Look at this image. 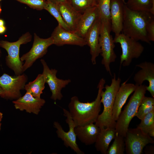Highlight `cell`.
I'll return each mask as SVG.
<instances>
[{
    "label": "cell",
    "mask_w": 154,
    "mask_h": 154,
    "mask_svg": "<svg viewBox=\"0 0 154 154\" xmlns=\"http://www.w3.org/2000/svg\"><path fill=\"white\" fill-rule=\"evenodd\" d=\"M105 83L104 78L100 80L97 86V97L91 102H81L76 96L71 98L68 105L69 112L76 127L95 123L101 110V93Z\"/></svg>",
    "instance_id": "cell-1"
},
{
    "label": "cell",
    "mask_w": 154,
    "mask_h": 154,
    "mask_svg": "<svg viewBox=\"0 0 154 154\" xmlns=\"http://www.w3.org/2000/svg\"><path fill=\"white\" fill-rule=\"evenodd\" d=\"M154 15L149 11L131 10L125 4L121 33L136 40L150 44L146 28Z\"/></svg>",
    "instance_id": "cell-2"
},
{
    "label": "cell",
    "mask_w": 154,
    "mask_h": 154,
    "mask_svg": "<svg viewBox=\"0 0 154 154\" xmlns=\"http://www.w3.org/2000/svg\"><path fill=\"white\" fill-rule=\"evenodd\" d=\"M121 79L119 77L116 78V74H114L110 85H106L101 93V102L104 109L99 114L95 122V124L100 129L106 128H115L116 121L113 119L112 112L116 94L120 86Z\"/></svg>",
    "instance_id": "cell-3"
},
{
    "label": "cell",
    "mask_w": 154,
    "mask_h": 154,
    "mask_svg": "<svg viewBox=\"0 0 154 154\" xmlns=\"http://www.w3.org/2000/svg\"><path fill=\"white\" fill-rule=\"evenodd\" d=\"M146 86L142 84L137 86L128 103L124 110L121 111L116 121L115 128L116 135L125 137L130 123L135 116L141 102L145 96Z\"/></svg>",
    "instance_id": "cell-4"
},
{
    "label": "cell",
    "mask_w": 154,
    "mask_h": 154,
    "mask_svg": "<svg viewBox=\"0 0 154 154\" xmlns=\"http://www.w3.org/2000/svg\"><path fill=\"white\" fill-rule=\"evenodd\" d=\"M32 38L31 33L27 32L23 35L18 40L15 42L0 40V46L5 49L8 54L5 58L6 64L14 71L15 75H21L23 72V66L24 63L21 60L19 57L20 46L31 41Z\"/></svg>",
    "instance_id": "cell-5"
},
{
    "label": "cell",
    "mask_w": 154,
    "mask_h": 154,
    "mask_svg": "<svg viewBox=\"0 0 154 154\" xmlns=\"http://www.w3.org/2000/svg\"><path fill=\"white\" fill-rule=\"evenodd\" d=\"M115 43H119L122 49L120 56V66H129L134 58H137L141 55L144 47L138 41L120 33L115 36L114 39Z\"/></svg>",
    "instance_id": "cell-6"
},
{
    "label": "cell",
    "mask_w": 154,
    "mask_h": 154,
    "mask_svg": "<svg viewBox=\"0 0 154 154\" xmlns=\"http://www.w3.org/2000/svg\"><path fill=\"white\" fill-rule=\"evenodd\" d=\"M111 26L101 22L100 36L101 54L102 57V64L106 71L111 75L110 64L114 62L117 58L114 48V39L110 34Z\"/></svg>",
    "instance_id": "cell-7"
},
{
    "label": "cell",
    "mask_w": 154,
    "mask_h": 154,
    "mask_svg": "<svg viewBox=\"0 0 154 154\" xmlns=\"http://www.w3.org/2000/svg\"><path fill=\"white\" fill-rule=\"evenodd\" d=\"M28 80L25 74L12 76L5 73L0 76V87L3 90L1 98L16 100L21 96V90L24 89Z\"/></svg>",
    "instance_id": "cell-8"
},
{
    "label": "cell",
    "mask_w": 154,
    "mask_h": 154,
    "mask_svg": "<svg viewBox=\"0 0 154 154\" xmlns=\"http://www.w3.org/2000/svg\"><path fill=\"white\" fill-rule=\"evenodd\" d=\"M127 154H141L147 145L154 143L153 139L137 127L128 129L125 137Z\"/></svg>",
    "instance_id": "cell-9"
},
{
    "label": "cell",
    "mask_w": 154,
    "mask_h": 154,
    "mask_svg": "<svg viewBox=\"0 0 154 154\" xmlns=\"http://www.w3.org/2000/svg\"><path fill=\"white\" fill-rule=\"evenodd\" d=\"M52 44L53 41L51 37L46 38H41L34 33L31 48L20 58L21 61H25L23 66V72L31 66L37 59L44 56L47 52L48 47Z\"/></svg>",
    "instance_id": "cell-10"
},
{
    "label": "cell",
    "mask_w": 154,
    "mask_h": 154,
    "mask_svg": "<svg viewBox=\"0 0 154 154\" xmlns=\"http://www.w3.org/2000/svg\"><path fill=\"white\" fill-rule=\"evenodd\" d=\"M63 110L64 115L66 117L65 121L68 125L69 129L67 132L65 131L59 123L54 121V126L56 129L57 136L63 141L65 147H70L77 154H84V153L79 147L76 142L77 137L74 131L76 126L74 123L69 111L64 108Z\"/></svg>",
    "instance_id": "cell-11"
},
{
    "label": "cell",
    "mask_w": 154,
    "mask_h": 154,
    "mask_svg": "<svg viewBox=\"0 0 154 154\" xmlns=\"http://www.w3.org/2000/svg\"><path fill=\"white\" fill-rule=\"evenodd\" d=\"M40 61L43 67L42 74L44 76L46 83L48 84L52 93L51 98L54 101L61 100L63 97L62 89L70 83L71 80L58 78L56 76L57 70L50 69L44 59H41Z\"/></svg>",
    "instance_id": "cell-12"
},
{
    "label": "cell",
    "mask_w": 154,
    "mask_h": 154,
    "mask_svg": "<svg viewBox=\"0 0 154 154\" xmlns=\"http://www.w3.org/2000/svg\"><path fill=\"white\" fill-rule=\"evenodd\" d=\"M53 44L60 46L65 44L83 46L87 45L85 39L75 33L67 31L58 25L55 28L50 37Z\"/></svg>",
    "instance_id": "cell-13"
},
{
    "label": "cell",
    "mask_w": 154,
    "mask_h": 154,
    "mask_svg": "<svg viewBox=\"0 0 154 154\" xmlns=\"http://www.w3.org/2000/svg\"><path fill=\"white\" fill-rule=\"evenodd\" d=\"M101 21L99 17L88 32L84 38L90 48L91 61L93 65L96 64V59L101 53L100 36Z\"/></svg>",
    "instance_id": "cell-14"
},
{
    "label": "cell",
    "mask_w": 154,
    "mask_h": 154,
    "mask_svg": "<svg viewBox=\"0 0 154 154\" xmlns=\"http://www.w3.org/2000/svg\"><path fill=\"white\" fill-rule=\"evenodd\" d=\"M45 100L40 98L33 97L31 94L26 92L25 94L13 101L16 109L38 115L45 103Z\"/></svg>",
    "instance_id": "cell-15"
},
{
    "label": "cell",
    "mask_w": 154,
    "mask_h": 154,
    "mask_svg": "<svg viewBox=\"0 0 154 154\" xmlns=\"http://www.w3.org/2000/svg\"><path fill=\"white\" fill-rule=\"evenodd\" d=\"M141 68L135 75L133 80L135 85L139 86L147 80L149 85L146 86L147 90L148 91L154 98V64L151 62L145 61L136 65Z\"/></svg>",
    "instance_id": "cell-16"
},
{
    "label": "cell",
    "mask_w": 154,
    "mask_h": 154,
    "mask_svg": "<svg viewBox=\"0 0 154 154\" xmlns=\"http://www.w3.org/2000/svg\"><path fill=\"white\" fill-rule=\"evenodd\" d=\"M56 4L70 31L75 33L82 14L75 9L67 1Z\"/></svg>",
    "instance_id": "cell-17"
},
{
    "label": "cell",
    "mask_w": 154,
    "mask_h": 154,
    "mask_svg": "<svg viewBox=\"0 0 154 154\" xmlns=\"http://www.w3.org/2000/svg\"><path fill=\"white\" fill-rule=\"evenodd\" d=\"M125 1L123 0H111L110 15L111 31L118 35L122 31Z\"/></svg>",
    "instance_id": "cell-18"
},
{
    "label": "cell",
    "mask_w": 154,
    "mask_h": 154,
    "mask_svg": "<svg viewBox=\"0 0 154 154\" xmlns=\"http://www.w3.org/2000/svg\"><path fill=\"white\" fill-rule=\"evenodd\" d=\"M127 81L121 84L116 95L112 112L113 119L116 121L121 112L123 106L137 87V85L133 84L127 83Z\"/></svg>",
    "instance_id": "cell-19"
},
{
    "label": "cell",
    "mask_w": 154,
    "mask_h": 154,
    "mask_svg": "<svg viewBox=\"0 0 154 154\" xmlns=\"http://www.w3.org/2000/svg\"><path fill=\"white\" fill-rule=\"evenodd\" d=\"M100 129L94 123L76 127L74 131L80 141L86 145L95 143Z\"/></svg>",
    "instance_id": "cell-20"
},
{
    "label": "cell",
    "mask_w": 154,
    "mask_h": 154,
    "mask_svg": "<svg viewBox=\"0 0 154 154\" xmlns=\"http://www.w3.org/2000/svg\"><path fill=\"white\" fill-rule=\"evenodd\" d=\"M98 17L97 5L87 9L82 14L75 33L84 38Z\"/></svg>",
    "instance_id": "cell-21"
},
{
    "label": "cell",
    "mask_w": 154,
    "mask_h": 154,
    "mask_svg": "<svg viewBox=\"0 0 154 154\" xmlns=\"http://www.w3.org/2000/svg\"><path fill=\"white\" fill-rule=\"evenodd\" d=\"M116 135L115 128H106L100 129L95 143L96 150L102 154H106L110 144Z\"/></svg>",
    "instance_id": "cell-22"
},
{
    "label": "cell",
    "mask_w": 154,
    "mask_h": 154,
    "mask_svg": "<svg viewBox=\"0 0 154 154\" xmlns=\"http://www.w3.org/2000/svg\"><path fill=\"white\" fill-rule=\"evenodd\" d=\"M46 83L44 75L38 74L33 81L26 84L24 89L27 92H29L34 97L40 98L41 95L45 88Z\"/></svg>",
    "instance_id": "cell-23"
},
{
    "label": "cell",
    "mask_w": 154,
    "mask_h": 154,
    "mask_svg": "<svg viewBox=\"0 0 154 154\" xmlns=\"http://www.w3.org/2000/svg\"><path fill=\"white\" fill-rule=\"evenodd\" d=\"M125 5L131 10L149 11L154 15V0H127Z\"/></svg>",
    "instance_id": "cell-24"
},
{
    "label": "cell",
    "mask_w": 154,
    "mask_h": 154,
    "mask_svg": "<svg viewBox=\"0 0 154 154\" xmlns=\"http://www.w3.org/2000/svg\"><path fill=\"white\" fill-rule=\"evenodd\" d=\"M137 128L144 133L154 137V110L148 113L141 119Z\"/></svg>",
    "instance_id": "cell-25"
},
{
    "label": "cell",
    "mask_w": 154,
    "mask_h": 154,
    "mask_svg": "<svg viewBox=\"0 0 154 154\" xmlns=\"http://www.w3.org/2000/svg\"><path fill=\"white\" fill-rule=\"evenodd\" d=\"M111 0H99L97 5L99 17L101 22L111 26L110 15Z\"/></svg>",
    "instance_id": "cell-26"
},
{
    "label": "cell",
    "mask_w": 154,
    "mask_h": 154,
    "mask_svg": "<svg viewBox=\"0 0 154 154\" xmlns=\"http://www.w3.org/2000/svg\"><path fill=\"white\" fill-rule=\"evenodd\" d=\"M153 110L154 98L145 96L141 102L135 116L141 120Z\"/></svg>",
    "instance_id": "cell-27"
},
{
    "label": "cell",
    "mask_w": 154,
    "mask_h": 154,
    "mask_svg": "<svg viewBox=\"0 0 154 154\" xmlns=\"http://www.w3.org/2000/svg\"><path fill=\"white\" fill-rule=\"evenodd\" d=\"M44 9L47 11L56 20L58 25L65 30L70 31L68 27L64 22L55 3L46 0V3Z\"/></svg>",
    "instance_id": "cell-28"
},
{
    "label": "cell",
    "mask_w": 154,
    "mask_h": 154,
    "mask_svg": "<svg viewBox=\"0 0 154 154\" xmlns=\"http://www.w3.org/2000/svg\"><path fill=\"white\" fill-rule=\"evenodd\" d=\"M125 150V137L116 135L114 141L109 147L106 154H123Z\"/></svg>",
    "instance_id": "cell-29"
},
{
    "label": "cell",
    "mask_w": 154,
    "mask_h": 154,
    "mask_svg": "<svg viewBox=\"0 0 154 154\" xmlns=\"http://www.w3.org/2000/svg\"><path fill=\"white\" fill-rule=\"evenodd\" d=\"M76 11L83 14L87 9L96 5L94 0H67Z\"/></svg>",
    "instance_id": "cell-30"
},
{
    "label": "cell",
    "mask_w": 154,
    "mask_h": 154,
    "mask_svg": "<svg viewBox=\"0 0 154 154\" xmlns=\"http://www.w3.org/2000/svg\"><path fill=\"white\" fill-rule=\"evenodd\" d=\"M26 5L30 8L37 10L44 9L46 3L44 0H15Z\"/></svg>",
    "instance_id": "cell-31"
},
{
    "label": "cell",
    "mask_w": 154,
    "mask_h": 154,
    "mask_svg": "<svg viewBox=\"0 0 154 154\" xmlns=\"http://www.w3.org/2000/svg\"><path fill=\"white\" fill-rule=\"evenodd\" d=\"M146 31L149 41H154V19H153L147 24Z\"/></svg>",
    "instance_id": "cell-32"
},
{
    "label": "cell",
    "mask_w": 154,
    "mask_h": 154,
    "mask_svg": "<svg viewBox=\"0 0 154 154\" xmlns=\"http://www.w3.org/2000/svg\"><path fill=\"white\" fill-rule=\"evenodd\" d=\"M151 146L148 147L147 148L145 149V153L147 154H153L154 153V147L153 146Z\"/></svg>",
    "instance_id": "cell-33"
},
{
    "label": "cell",
    "mask_w": 154,
    "mask_h": 154,
    "mask_svg": "<svg viewBox=\"0 0 154 154\" xmlns=\"http://www.w3.org/2000/svg\"><path fill=\"white\" fill-rule=\"evenodd\" d=\"M6 28L4 25L0 26V34L4 33L6 31Z\"/></svg>",
    "instance_id": "cell-34"
},
{
    "label": "cell",
    "mask_w": 154,
    "mask_h": 154,
    "mask_svg": "<svg viewBox=\"0 0 154 154\" xmlns=\"http://www.w3.org/2000/svg\"><path fill=\"white\" fill-rule=\"evenodd\" d=\"M54 3L59 2H64L67 1V0H48Z\"/></svg>",
    "instance_id": "cell-35"
},
{
    "label": "cell",
    "mask_w": 154,
    "mask_h": 154,
    "mask_svg": "<svg viewBox=\"0 0 154 154\" xmlns=\"http://www.w3.org/2000/svg\"><path fill=\"white\" fill-rule=\"evenodd\" d=\"M3 117V114L2 112H0V131L1 130V121Z\"/></svg>",
    "instance_id": "cell-36"
},
{
    "label": "cell",
    "mask_w": 154,
    "mask_h": 154,
    "mask_svg": "<svg viewBox=\"0 0 154 154\" xmlns=\"http://www.w3.org/2000/svg\"><path fill=\"white\" fill-rule=\"evenodd\" d=\"M5 22L4 20L1 19H0V26L4 25Z\"/></svg>",
    "instance_id": "cell-37"
},
{
    "label": "cell",
    "mask_w": 154,
    "mask_h": 154,
    "mask_svg": "<svg viewBox=\"0 0 154 154\" xmlns=\"http://www.w3.org/2000/svg\"><path fill=\"white\" fill-rule=\"evenodd\" d=\"M3 91L1 88L0 87V95L2 94Z\"/></svg>",
    "instance_id": "cell-38"
},
{
    "label": "cell",
    "mask_w": 154,
    "mask_h": 154,
    "mask_svg": "<svg viewBox=\"0 0 154 154\" xmlns=\"http://www.w3.org/2000/svg\"><path fill=\"white\" fill-rule=\"evenodd\" d=\"M96 5H97L99 0H94Z\"/></svg>",
    "instance_id": "cell-39"
},
{
    "label": "cell",
    "mask_w": 154,
    "mask_h": 154,
    "mask_svg": "<svg viewBox=\"0 0 154 154\" xmlns=\"http://www.w3.org/2000/svg\"><path fill=\"white\" fill-rule=\"evenodd\" d=\"M1 50L0 49V58L1 57Z\"/></svg>",
    "instance_id": "cell-40"
},
{
    "label": "cell",
    "mask_w": 154,
    "mask_h": 154,
    "mask_svg": "<svg viewBox=\"0 0 154 154\" xmlns=\"http://www.w3.org/2000/svg\"><path fill=\"white\" fill-rule=\"evenodd\" d=\"M124 1H125V0H123Z\"/></svg>",
    "instance_id": "cell-41"
},
{
    "label": "cell",
    "mask_w": 154,
    "mask_h": 154,
    "mask_svg": "<svg viewBox=\"0 0 154 154\" xmlns=\"http://www.w3.org/2000/svg\"><path fill=\"white\" fill-rule=\"evenodd\" d=\"M2 0H0V1H2Z\"/></svg>",
    "instance_id": "cell-42"
},
{
    "label": "cell",
    "mask_w": 154,
    "mask_h": 154,
    "mask_svg": "<svg viewBox=\"0 0 154 154\" xmlns=\"http://www.w3.org/2000/svg\"></svg>",
    "instance_id": "cell-43"
}]
</instances>
